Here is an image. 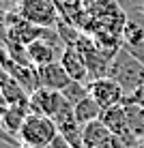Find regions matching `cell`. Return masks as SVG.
Segmentation results:
<instances>
[{"label": "cell", "instance_id": "9c48e42d", "mask_svg": "<svg viewBox=\"0 0 144 148\" xmlns=\"http://www.w3.org/2000/svg\"><path fill=\"white\" fill-rule=\"evenodd\" d=\"M110 135H112L110 129L103 125L101 118L82 127V144H84V148H99Z\"/></svg>", "mask_w": 144, "mask_h": 148}, {"label": "cell", "instance_id": "8fae6325", "mask_svg": "<svg viewBox=\"0 0 144 148\" xmlns=\"http://www.w3.org/2000/svg\"><path fill=\"white\" fill-rule=\"evenodd\" d=\"M0 92H2L4 97L9 99V103L11 105H22V103H30V95L26 92V90L22 88V86L15 82L11 75L4 73L2 82H0Z\"/></svg>", "mask_w": 144, "mask_h": 148}, {"label": "cell", "instance_id": "ba28073f", "mask_svg": "<svg viewBox=\"0 0 144 148\" xmlns=\"http://www.w3.org/2000/svg\"><path fill=\"white\" fill-rule=\"evenodd\" d=\"M39 79H41V86H43V88L56 90V92H63L67 86L73 82V79L69 77V73L65 71V67L60 64V60L41 67L39 69Z\"/></svg>", "mask_w": 144, "mask_h": 148}, {"label": "cell", "instance_id": "ac0fdd59", "mask_svg": "<svg viewBox=\"0 0 144 148\" xmlns=\"http://www.w3.org/2000/svg\"><path fill=\"white\" fill-rule=\"evenodd\" d=\"M50 148H73V146H71L69 142H67L65 137H63V135L58 133V135L54 137V142H52V144H50Z\"/></svg>", "mask_w": 144, "mask_h": 148}, {"label": "cell", "instance_id": "6da1fadb", "mask_svg": "<svg viewBox=\"0 0 144 148\" xmlns=\"http://www.w3.org/2000/svg\"><path fill=\"white\" fill-rule=\"evenodd\" d=\"M107 77L118 82L121 88L125 90V95L129 97L144 84V62H140L127 47H123L116 54V58L112 60Z\"/></svg>", "mask_w": 144, "mask_h": 148}, {"label": "cell", "instance_id": "4fadbf2b", "mask_svg": "<svg viewBox=\"0 0 144 148\" xmlns=\"http://www.w3.org/2000/svg\"><path fill=\"white\" fill-rule=\"evenodd\" d=\"M125 110H127V120H129V133L133 140H144V108L136 103L125 101Z\"/></svg>", "mask_w": 144, "mask_h": 148}, {"label": "cell", "instance_id": "d6986e66", "mask_svg": "<svg viewBox=\"0 0 144 148\" xmlns=\"http://www.w3.org/2000/svg\"><path fill=\"white\" fill-rule=\"evenodd\" d=\"M9 110H11V103H9V99H7V97L0 92V120L4 118V114H7Z\"/></svg>", "mask_w": 144, "mask_h": 148}, {"label": "cell", "instance_id": "44dd1931", "mask_svg": "<svg viewBox=\"0 0 144 148\" xmlns=\"http://www.w3.org/2000/svg\"><path fill=\"white\" fill-rule=\"evenodd\" d=\"M7 2H9V7H13L15 11H17V9H19V4H22L24 0H7Z\"/></svg>", "mask_w": 144, "mask_h": 148}, {"label": "cell", "instance_id": "cb8c5ba5", "mask_svg": "<svg viewBox=\"0 0 144 148\" xmlns=\"http://www.w3.org/2000/svg\"><path fill=\"white\" fill-rule=\"evenodd\" d=\"M136 13H140V15H144V4H142V7H140V9H138V11H136Z\"/></svg>", "mask_w": 144, "mask_h": 148}, {"label": "cell", "instance_id": "ffe728a7", "mask_svg": "<svg viewBox=\"0 0 144 148\" xmlns=\"http://www.w3.org/2000/svg\"><path fill=\"white\" fill-rule=\"evenodd\" d=\"M127 49H129V52L136 56L140 62H144V43H142V45H136V47H127Z\"/></svg>", "mask_w": 144, "mask_h": 148}, {"label": "cell", "instance_id": "9a60e30c", "mask_svg": "<svg viewBox=\"0 0 144 148\" xmlns=\"http://www.w3.org/2000/svg\"><path fill=\"white\" fill-rule=\"evenodd\" d=\"M116 2H118V7H121L125 13H136L138 9L144 4V0H116Z\"/></svg>", "mask_w": 144, "mask_h": 148}, {"label": "cell", "instance_id": "277c9868", "mask_svg": "<svg viewBox=\"0 0 144 148\" xmlns=\"http://www.w3.org/2000/svg\"><path fill=\"white\" fill-rule=\"evenodd\" d=\"M88 92L101 105V110H110V108H116V105H123L125 99H127V95L121 88V84L114 82L112 77H99V79L90 82Z\"/></svg>", "mask_w": 144, "mask_h": 148}, {"label": "cell", "instance_id": "3957f363", "mask_svg": "<svg viewBox=\"0 0 144 148\" xmlns=\"http://www.w3.org/2000/svg\"><path fill=\"white\" fill-rule=\"evenodd\" d=\"M19 17L41 28H56L58 24V11L52 0H24L17 9Z\"/></svg>", "mask_w": 144, "mask_h": 148}, {"label": "cell", "instance_id": "2e32d148", "mask_svg": "<svg viewBox=\"0 0 144 148\" xmlns=\"http://www.w3.org/2000/svg\"><path fill=\"white\" fill-rule=\"evenodd\" d=\"M99 148H129V144L125 140H121V137H116V135H110Z\"/></svg>", "mask_w": 144, "mask_h": 148}, {"label": "cell", "instance_id": "8992f818", "mask_svg": "<svg viewBox=\"0 0 144 148\" xmlns=\"http://www.w3.org/2000/svg\"><path fill=\"white\" fill-rule=\"evenodd\" d=\"M101 120H103V125L110 129L112 135L125 140L129 146L136 144V140H133L131 133H129V120H127V110H125V105H116V108L103 110Z\"/></svg>", "mask_w": 144, "mask_h": 148}, {"label": "cell", "instance_id": "5b68a950", "mask_svg": "<svg viewBox=\"0 0 144 148\" xmlns=\"http://www.w3.org/2000/svg\"><path fill=\"white\" fill-rule=\"evenodd\" d=\"M63 103H65L63 92H56V90L43 88V86L30 95V112L50 116V118H56V114L60 112Z\"/></svg>", "mask_w": 144, "mask_h": 148}, {"label": "cell", "instance_id": "30bf717a", "mask_svg": "<svg viewBox=\"0 0 144 148\" xmlns=\"http://www.w3.org/2000/svg\"><path fill=\"white\" fill-rule=\"evenodd\" d=\"M30 114V103H22V105H11V110L4 114V118L0 120L4 131H9L13 137H19V131H22L24 120L28 118Z\"/></svg>", "mask_w": 144, "mask_h": 148}, {"label": "cell", "instance_id": "7402d4cb", "mask_svg": "<svg viewBox=\"0 0 144 148\" xmlns=\"http://www.w3.org/2000/svg\"><path fill=\"white\" fill-rule=\"evenodd\" d=\"M0 9H2V11H7V9H11V7H9L7 0H0Z\"/></svg>", "mask_w": 144, "mask_h": 148}, {"label": "cell", "instance_id": "7c38bea8", "mask_svg": "<svg viewBox=\"0 0 144 148\" xmlns=\"http://www.w3.org/2000/svg\"><path fill=\"white\" fill-rule=\"evenodd\" d=\"M73 112H75V118H78V122L82 127L84 125H88V122H92V120H99L101 118V114H103V110H101V105L97 103L95 99L88 95L84 101H80L78 105L73 108Z\"/></svg>", "mask_w": 144, "mask_h": 148}, {"label": "cell", "instance_id": "603a6c76", "mask_svg": "<svg viewBox=\"0 0 144 148\" xmlns=\"http://www.w3.org/2000/svg\"><path fill=\"white\" fill-rule=\"evenodd\" d=\"M15 148H32V146H28V144H17Z\"/></svg>", "mask_w": 144, "mask_h": 148}, {"label": "cell", "instance_id": "52a82bcc", "mask_svg": "<svg viewBox=\"0 0 144 148\" xmlns=\"http://www.w3.org/2000/svg\"><path fill=\"white\" fill-rule=\"evenodd\" d=\"M60 64L69 73V77L73 82H82V84H90L88 77V67L84 62V56L78 49V45H67L65 52L60 54Z\"/></svg>", "mask_w": 144, "mask_h": 148}, {"label": "cell", "instance_id": "e0dca14e", "mask_svg": "<svg viewBox=\"0 0 144 148\" xmlns=\"http://www.w3.org/2000/svg\"><path fill=\"white\" fill-rule=\"evenodd\" d=\"M125 101H129V103H136V105H140V108H144V84L140 86V88L136 90L133 95H129Z\"/></svg>", "mask_w": 144, "mask_h": 148}, {"label": "cell", "instance_id": "7a4b0ae2", "mask_svg": "<svg viewBox=\"0 0 144 148\" xmlns=\"http://www.w3.org/2000/svg\"><path fill=\"white\" fill-rule=\"evenodd\" d=\"M56 135H58V125L54 122V118L30 112L19 131V144H28L32 148H50Z\"/></svg>", "mask_w": 144, "mask_h": 148}, {"label": "cell", "instance_id": "5bb4252c", "mask_svg": "<svg viewBox=\"0 0 144 148\" xmlns=\"http://www.w3.org/2000/svg\"><path fill=\"white\" fill-rule=\"evenodd\" d=\"M88 95H90L88 92V84H82V82H71V84L63 90V97L73 105V108L80 103V101H84Z\"/></svg>", "mask_w": 144, "mask_h": 148}]
</instances>
